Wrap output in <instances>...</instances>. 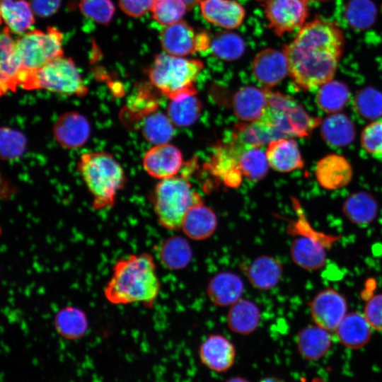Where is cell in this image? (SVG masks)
Segmentation results:
<instances>
[{
    "label": "cell",
    "mask_w": 382,
    "mask_h": 382,
    "mask_svg": "<svg viewBox=\"0 0 382 382\" xmlns=\"http://www.w3.org/2000/svg\"><path fill=\"white\" fill-rule=\"evenodd\" d=\"M344 45L343 33L336 23L316 18L304 24L282 50L290 77L303 90L318 89L334 77Z\"/></svg>",
    "instance_id": "cell-1"
},
{
    "label": "cell",
    "mask_w": 382,
    "mask_h": 382,
    "mask_svg": "<svg viewBox=\"0 0 382 382\" xmlns=\"http://www.w3.org/2000/svg\"><path fill=\"white\" fill-rule=\"evenodd\" d=\"M161 290L156 264L149 253L129 254L112 265L104 287L105 299L113 305L141 303L152 308Z\"/></svg>",
    "instance_id": "cell-2"
},
{
    "label": "cell",
    "mask_w": 382,
    "mask_h": 382,
    "mask_svg": "<svg viewBox=\"0 0 382 382\" xmlns=\"http://www.w3.org/2000/svg\"><path fill=\"white\" fill-rule=\"evenodd\" d=\"M78 169L93 197V209L112 207L126 183L124 170L115 158L104 151L85 152L79 158Z\"/></svg>",
    "instance_id": "cell-3"
},
{
    "label": "cell",
    "mask_w": 382,
    "mask_h": 382,
    "mask_svg": "<svg viewBox=\"0 0 382 382\" xmlns=\"http://www.w3.org/2000/svg\"><path fill=\"white\" fill-rule=\"evenodd\" d=\"M204 69L197 59L175 56L166 52L155 56L148 71L151 84L170 100L186 94H196L195 81Z\"/></svg>",
    "instance_id": "cell-4"
},
{
    "label": "cell",
    "mask_w": 382,
    "mask_h": 382,
    "mask_svg": "<svg viewBox=\"0 0 382 382\" xmlns=\"http://www.w3.org/2000/svg\"><path fill=\"white\" fill-rule=\"evenodd\" d=\"M201 196L181 178L158 182L154 190L152 203L158 224L170 231H179L188 210L202 202Z\"/></svg>",
    "instance_id": "cell-5"
},
{
    "label": "cell",
    "mask_w": 382,
    "mask_h": 382,
    "mask_svg": "<svg viewBox=\"0 0 382 382\" xmlns=\"http://www.w3.org/2000/svg\"><path fill=\"white\" fill-rule=\"evenodd\" d=\"M296 219L288 226V232L295 236L290 253L298 266L308 270L321 267L326 259V250L337 237L316 231L308 221L299 202L293 198Z\"/></svg>",
    "instance_id": "cell-6"
},
{
    "label": "cell",
    "mask_w": 382,
    "mask_h": 382,
    "mask_svg": "<svg viewBox=\"0 0 382 382\" xmlns=\"http://www.w3.org/2000/svg\"><path fill=\"white\" fill-rule=\"evenodd\" d=\"M273 132L277 139L309 136L320 123L290 96L269 90V103L259 119Z\"/></svg>",
    "instance_id": "cell-7"
},
{
    "label": "cell",
    "mask_w": 382,
    "mask_h": 382,
    "mask_svg": "<svg viewBox=\"0 0 382 382\" xmlns=\"http://www.w3.org/2000/svg\"><path fill=\"white\" fill-rule=\"evenodd\" d=\"M14 50L21 69L20 87L26 75L64 56L62 34L52 26L48 27L46 31L32 30L15 40Z\"/></svg>",
    "instance_id": "cell-8"
},
{
    "label": "cell",
    "mask_w": 382,
    "mask_h": 382,
    "mask_svg": "<svg viewBox=\"0 0 382 382\" xmlns=\"http://www.w3.org/2000/svg\"><path fill=\"white\" fill-rule=\"evenodd\" d=\"M25 90L44 89L67 96H85L88 89L71 58L57 57L25 76Z\"/></svg>",
    "instance_id": "cell-9"
},
{
    "label": "cell",
    "mask_w": 382,
    "mask_h": 382,
    "mask_svg": "<svg viewBox=\"0 0 382 382\" xmlns=\"http://www.w3.org/2000/svg\"><path fill=\"white\" fill-rule=\"evenodd\" d=\"M268 27L281 36L301 28L308 16L307 0H259Z\"/></svg>",
    "instance_id": "cell-10"
},
{
    "label": "cell",
    "mask_w": 382,
    "mask_h": 382,
    "mask_svg": "<svg viewBox=\"0 0 382 382\" xmlns=\"http://www.w3.org/2000/svg\"><path fill=\"white\" fill-rule=\"evenodd\" d=\"M248 148L231 139L215 146L206 167L210 173L229 187H238L243 175L239 166L242 151Z\"/></svg>",
    "instance_id": "cell-11"
},
{
    "label": "cell",
    "mask_w": 382,
    "mask_h": 382,
    "mask_svg": "<svg viewBox=\"0 0 382 382\" xmlns=\"http://www.w3.org/2000/svg\"><path fill=\"white\" fill-rule=\"evenodd\" d=\"M311 313L317 325L327 330H335L347 315L346 301L336 291L325 289L312 301Z\"/></svg>",
    "instance_id": "cell-12"
},
{
    "label": "cell",
    "mask_w": 382,
    "mask_h": 382,
    "mask_svg": "<svg viewBox=\"0 0 382 382\" xmlns=\"http://www.w3.org/2000/svg\"><path fill=\"white\" fill-rule=\"evenodd\" d=\"M183 163L181 151L169 144L155 145L146 152L142 160L146 173L161 180L175 177Z\"/></svg>",
    "instance_id": "cell-13"
},
{
    "label": "cell",
    "mask_w": 382,
    "mask_h": 382,
    "mask_svg": "<svg viewBox=\"0 0 382 382\" xmlns=\"http://www.w3.org/2000/svg\"><path fill=\"white\" fill-rule=\"evenodd\" d=\"M252 69L256 79L268 89L277 85L289 74L284 53L273 48L258 52L253 59Z\"/></svg>",
    "instance_id": "cell-14"
},
{
    "label": "cell",
    "mask_w": 382,
    "mask_h": 382,
    "mask_svg": "<svg viewBox=\"0 0 382 382\" xmlns=\"http://www.w3.org/2000/svg\"><path fill=\"white\" fill-rule=\"evenodd\" d=\"M91 127L87 119L77 112H68L60 115L53 126L56 141L66 149H76L88 139Z\"/></svg>",
    "instance_id": "cell-15"
},
{
    "label": "cell",
    "mask_w": 382,
    "mask_h": 382,
    "mask_svg": "<svg viewBox=\"0 0 382 382\" xmlns=\"http://www.w3.org/2000/svg\"><path fill=\"white\" fill-rule=\"evenodd\" d=\"M199 355L202 363L208 369L216 372H225L234 364L236 349L224 336L213 334L202 342Z\"/></svg>",
    "instance_id": "cell-16"
},
{
    "label": "cell",
    "mask_w": 382,
    "mask_h": 382,
    "mask_svg": "<svg viewBox=\"0 0 382 382\" xmlns=\"http://www.w3.org/2000/svg\"><path fill=\"white\" fill-rule=\"evenodd\" d=\"M199 6L206 21L228 30L241 26L245 17V8L235 0H203Z\"/></svg>",
    "instance_id": "cell-17"
},
{
    "label": "cell",
    "mask_w": 382,
    "mask_h": 382,
    "mask_svg": "<svg viewBox=\"0 0 382 382\" xmlns=\"http://www.w3.org/2000/svg\"><path fill=\"white\" fill-rule=\"evenodd\" d=\"M269 103V89L253 86L241 88L233 96L234 114L245 122L257 121L266 111Z\"/></svg>",
    "instance_id": "cell-18"
},
{
    "label": "cell",
    "mask_w": 382,
    "mask_h": 382,
    "mask_svg": "<svg viewBox=\"0 0 382 382\" xmlns=\"http://www.w3.org/2000/svg\"><path fill=\"white\" fill-rule=\"evenodd\" d=\"M161 45L165 52L185 57L198 52L197 33L184 21L166 26L160 35Z\"/></svg>",
    "instance_id": "cell-19"
},
{
    "label": "cell",
    "mask_w": 382,
    "mask_h": 382,
    "mask_svg": "<svg viewBox=\"0 0 382 382\" xmlns=\"http://www.w3.org/2000/svg\"><path fill=\"white\" fill-rule=\"evenodd\" d=\"M244 289V283L240 276L235 272L224 271L210 279L206 291L214 305L226 307L241 299Z\"/></svg>",
    "instance_id": "cell-20"
},
{
    "label": "cell",
    "mask_w": 382,
    "mask_h": 382,
    "mask_svg": "<svg viewBox=\"0 0 382 382\" xmlns=\"http://www.w3.org/2000/svg\"><path fill=\"white\" fill-rule=\"evenodd\" d=\"M315 174L317 181L323 187L335 190L349 183L352 170L345 158L337 154H330L318 162Z\"/></svg>",
    "instance_id": "cell-21"
},
{
    "label": "cell",
    "mask_w": 382,
    "mask_h": 382,
    "mask_svg": "<svg viewBox=\"0 0 382 382\" xmlns=\"http://www.w3.org/2000/svg\"><path fill=\"white\" fill-rule=\"evenodd\" d=\"M218 220L215 212L203 202L192 206L185 214L180 230L194 241H204L215 232Z\"/></svg>",
    "instance_id": "cell-22"
},
{
    "label": "cell",
    "mask_w": 382,
    "mask_h": 382,
    "mask_svg": "<svg viewBox=\"0 0 382 382\" xmlns=\"http://www.w3.org/2000/svg\"><path fill=\"white\" fill-rule=\"evenodd\" d=\"M246 277L250 284L259 290L274 288L282 275V265L275 257L260 255L243 267Z\"/></svg>",
    "instance_id": "cell-23"
},
{
    "label": "cell",
    "mask_w": 382,
    "mask_h": 382,
    "mask_svg": "<svg viewBox=\"0 0 382 382\" xmlns=\"http://www.w3.org/2000/svg\"><path fill=\"white\" fill-rule=\"evenodd\" d=\"M270 167L274 170L286 173L303 166V160L296 142L291 139L281 138L270 141L266 149Z\"/></svg>",
    "instance_id": "cell-24"
},
{
    "label": "cell",
    "mask_w": 382,
    "mask_h": 382,
    "mask_svg": "<svg viewBox=\"0 0 382 382\" xmlns=\"http://www.w3.org/2000/svg\"><path fill=\"white\" fill-rule=\"evenodd\" d=\"M15 40L11 30L5 26L1 35L0 81L1 94L14 91L19 87L20 66L15 54Z\"/></svg>",
    "instance_id": "cell-25"
},
{
    "label": "cell",
    "mask_w": 382,
    "mask_h": 382,
    "mask_svg": "<svg viewBox=\"0 0 382 382\" xmlns=\"http://www.w3.org/2000/svg\"><path fill=\"white\" fill-rule=\"evenodd\" d=\"M157 255L161 264L165 268L180 270L190 263L193 253L187 238L180 236H173L159 244Z\"/></svg>",
    "instance_id": "cell-26"
},
{
    "label": "cell",
    "mask_w": 382,
    "mask_h": 382,
    "mask_svg": "<svg viewBox=\"0 0 382 382\" xmlns=\"http://www.w3.org/2000/svg\"><path fill=\"white\" fill-rule=\"evenodd\" d=\"M229 307L227 325L230 330L247 335L257 329L260 320V311L253 301L241 298Z\"/></svg>",
    "instance_id": "cell-27"
},
{
    "label": "cell",
    "mask_w": 382,
    "mask_h": 382,
    "mask_svg": "<svg viewBox=\"0 0 382 382\" xmlns=\"http://www.w3.org/2000/svg\"><path fill=\"white\" fill-rule=\"evenodd\" d=\"M371 328L364 315L351 313L345 316L335 331L345 346L357 349L368 342Z\"/></svg>",
    "instance_id": "cell-28"
},
{
    "label": "cell",
    "mask_w": 382,
    "mask_h": 382,
    "mask_svg": "<svg viewBox=\"0 0 382 382\" xmlns=\"http://www.w3.org/2000/svg\"><path fill=\"white\" fill-rule=\"evenodd\" d=\"M54 325L57 333L69 340L81 338L88 329L86 313L74 306H66L58 311L54 318Z\"/></svg>",
    "instance_id": "cell-29"
},
{
    "label": "cell",
    "mask_w": 382,
    "mask_h": 382,
    "mask_svg": "<svg viewBox=\"0 0 382 382\" xmlns=\"http://www.w3.org/2000/svg\"><path fill=\"white\" fill-rule=\"evenodd\" d=\"M1 19L11 32L22 33L35 23L33 11L25 0H1Z\"/></svg>",
    "instance_id": "cell-30"
},
{
    "label": "cell",
    "mask_w": 382,
    "mask_h": 382,
    "mask_svg": "<svg viewBox=\"0 0 382 382\" xmlns=\"http://www.w3.org/2000/svg\"><path fill=\"white\" fill-rule=\"evenodd\" d=\"M297 345L299 352L306 359L316 360L326 354L331 345L328 330L318 326H308L299 334Z\"/></svg>",
    "instance_id": "cell-31"
},
{
    "label": "cell",
    "mask_w": 382,
    "mask_h": 382,
    "mask_svg": "<svg viewBox=\"0 0 382 382\" xmlns=\"http://www.w3.org/2000/svg\"><path fill=\"white\" fill-rule=\"evenodd\" d=\"M196 94H186L171 99L167 115L175 125L189 126L199 117L202 105Z\"/></svg>",
    "instance_id": "cell-32"
},
{
    "label": "cell",
    "mask_w": 382,
    "mask_h": 382,
    "mask_svg": "<svg viewBox=\"0 0 382 382\" xmlns=\"http://www.w3.org/2000/svg\"><path fill=\"white\" fill-rule=\"evenodd\" d=\"M231 139L247 147L262 146L277 139L271 129L260 120L237 124Z\"/></svg>",
    "instance_id": "cell-33"
},
{
    "label": "cell",
    "mask_w": 382,
    "mask_h": 382,
    "mask_svg": "<svg viewBox=\"0 0 382 382\" xmlns=\"http://www.w3.org/2000/svg\"><path fill=\"white\" fill-rule=\"evenodd\" d=\"M266 151L262 146L245 149L239 158V166L243 176L251 181H258L267 174L269 168Z\"/></svg>",
    "instance_id": "cell-34"
},
{
    "label": "cell",
    "mask_w": 382,
    "mask_h": 382,
    "mask_svg": "<svg viewBox=\"0 0 382 382\" xmlns=\"http://www.w3.org/2000/svg\"><path fill=\"white\" fill-rule=\"evenodd\" d=\"M212 54L224 61H233L240 58L245 50L243 38L231 32L217 33L212 38Z\"/></svg>",
    "instance_id": "cell-35"
},
{
    "label": "cell",
    "mask_w": 382,
    "mask_h": 382,
    "mask_svg": "<svg viewBox=\"0 0 382 382\" xmlns=\"http://www.w3.org/2000/svg\"><path fill=\"white\" fill-rule=\"evenodd\" d=\"M173 125L168 115L161 112H153L144 121L142 134L155 145L167 144L173 136Z\"/></svg>",
    "instance_id": "cell-36"
},
{
    "label": "cell",
    "mask_w": 382,
    "mask_h": 382,
    "mask_svg": "<svg viewBox=\"0 0 382 382\" xmlns=\"http://www.w3.org/2000/svg\"><path fill=\"white\" fill-rule=\"evenodd\" d=\"M325 139L330 144L343 146L353 138L354 129L349 120L342 115H332L325 121L322 128Z\"/></svg>",
    "instance_id": "cell-37"
},
{
    "label": "cell",
    "mask_w": 382,
    "mask_h": 382,
    "mask_svg": "<svg viewBox=\"0 0 382 382\" xmlns=\"http://www.w3.org/2000/svg\"><path fill=\"white\" fill-rule=\"evenodd\" d=\"M187 9L183 0H155L151 11L156 22L168 26L182 21Z\"/></svg>",
    "instance_id": "cell-38"
},
{
    "label": "cell",
    "mask_w": 382,
    "mask_h": 382,
    "mask_svg": "<svg viewBox=\"0 0 382 382\" xmlns=\"http://www.w3.org/2000/svg\"><path fill=\"white\" fill-rule=\"evenodd\" d=\"M317 102L326 111H336L342 108L348 98L346 87L336 81H329L318 88Z\"/></svg>",
    "instance_id": "cell-39"
},
{
    "label": "cell",
    "mask_w": 382,
    "mask_h": 382,
    "mask_svg": "<svg viewBox=\"0 0 382 382\" xmlns=\"http://www.w3.org/2000/svg\"><path fill=\"white\" fill-rule=\"evenodd\" d=\"M375 15V6L369 0H351L345 10V16L349 24L356 29L370 26L374 22Z\"/></svg>",
    "instance_id": "cell-40"
},
{
    "label": "cell",
    "mask_w": 382,
    "mask_h": 382,
    "mask_svg": "<svg viewBox=\"0 0 382 382\" xmlns=\"http://www.w3.org/2000/svg\"><path fill=\"white\" fill-rule=\"evenodd\" d=\"M376 211L374 200L365 194L351 197L345 204V213L356 223L364 224L371 221Z\"/></svg>",
    "instance_id": "cell-41"
},
{
    "label": "cell",
    "mask_w": 382,
    "mask_h": 382,
    "mask_svg": "<svg viewBox=\"0 0 382 382\" xmlns=\"http://www.w3.org/2000/svg\"><path fill=\"white\" fill-rule=\"evenodd\" d=\"M79 7L84 16L103 25L111 21L115 11L111 0H80Z\"/></svg>",
    "instance_id": "cell-42"
},
{
    "label": "cell",
    "mask_w": 382,
    "mask_h": 382,
    "mask_svg": "<svg viewBox=\"0 0 382 382\" xmlns=\"http://www.w3.org/2000/svg\"><path fill=\"white\" fill-rule=\"evenodd\" d=\"M361 144L368 154L382 161V117L364 129L361 135Z\"/></svg>",
    "instance_id": "cell-43"
},
{
    "label": "cell",
    "mask_w": 382,
    "mask_h": 382,
    "mask_svg": "<svg viewBox=\"0 0 382 382\" xmlns=\"http://www.w3.org/2000/svg\"><path fill=\"white\" fill-rule=\"evenodd\" d=\"M25 137L18 132L8 128L1 129V151L6 158H13L20 156L25 149Z\"/></svg>",
    "instance_id": "cell-44"
},
{
    "label": "cell",
    "mask_w": 382,
    "mask_h": 382,
    "mask_svg": "<svg viewBox=\"0 0 382 382\" xmlns=\"http://www.w3.org/2000/svg\"><path fill=\"white\" fill-rule=\"evenodd\" d=\"M364 315L372 328L382 331V294L368 301Z\"/></svg>",
    "instance_id": "cell-45"
},
{
    "label": "cell",
    "mask_w": 382,
    "mask_h": 382,
    "mask_svg": "<svg viewBox=\"0 0 382 382\" xmlns=\"http://www.w3.org/2000/svg\"><path fill=\"white\" fill-rule=\"evenodd\" d=\"M155 0H118L122 11L129 16L139 18L151 11Z\"/></svg>",
    "instance_id": "cell-46"
},
{
    "label": "cell",
    "mask_w": 382,
    "mask_h": 382,
    "mask_svg": "<svg viewBox=\"0 0 382 382\" xmlns=\"http://www.w3.org/2000/svg\"><path fill=\"white\" fill-rule=\"evenodd\" d=\"M33 13L42 18L53 15L59 9L61 0H29Z\"/></svg>",
    "instance_id": "cell-47"
},
{
    "label": "cell",
    "mask_w": 382,
    "mask_h": 382,
    "mask_svg": "<svg viewBox=\"0 0 382 382\" xmlns=\"http://www.w3.org/2000/svg\"><path fill=\"white\" fill-rule=\"evenodd\" d=\"M359 103L361 107L363 113L369 116L377 115L372 107H374L378 112L382 110V102L378 95H375L374 92L369 93L367 91L361 94L359 100Z\"/></svg>",
    "instance_id": "cell-48"
},
{
    "label": "cell",
    "mask_w": 382,
    "mask_h": 382,
    "mask_svg": "<svg viewBox=\"0 0 382 382\" xmlns=\"http://www.w3.org/2000/svg\"><path fill=\"white\" fill-rule=\"evenodd\" d=\"M188 7V9H191L195 6L199 4L203 0H183Z\"/></svg>",
    "instance_id": "cell-49"
},
{
    "label": "cell",
    "mask_w": 382,
    "mask_h": 382,
    "mask_svg": "<svg viewBox=\"0 0 382 382\" xmlns=\"http://www.w3.org/2000/svg\"><path fill=\"white\" fill-rule=\"evenodd\" d=\"M260 382H284V381L274 376H269V377H266L263 378Z\"/></svg>",
    "instance_id": "cell-50"
},
{
    "label": "cell",
    "mask_w": 382,
    "mask_h": 382,
    "mask_svg": "<svg viewBox=\"0 0 382 382\" xmlns=\"http://www.w3.org/2000/svg\"><path fill=\"white\" fill-rule=\"evenodd\" d=\"M225 382H250V381L245 378H243L241 376H236V377L229 378Z\"/></svg>",
    "instance_id": "cell-51"
},
{
    "label": "cell",
    "mask_w": 382,
    "mask_h": 382,
    "mask_svg": "<svg viewBox=\"0 0 382 382\" xmlns=\"http://www.w3.org/2000/svg\"><path fill=\"white\" fill-rule=\"evenodd\" d=\"M308 1V0H307ZM312 1H325V0H312Z\"/></svg>",
    "instance_id": "cell-52"
}]
</instances>
